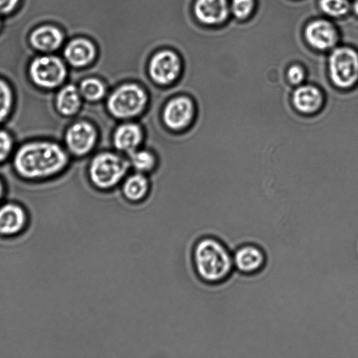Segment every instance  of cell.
Masks as SVG:
<instances>
[{"mask_svg":"<svg viewBox=\"0 0 358 358\" xmlns=\"http://www.w3.org/2000/svg\"><path fill=\"white\" fill-rule=\"evenodd\" d=\"M13 93L10 85L0 78V123L5 121L13 106Z\"/></svg>","mask_w":358,"mask_h":358,"instance_id":"obj_23","label":"cell"},{"mask_svg":"<svg viewBox=\"0 0 358 358\" xmlns=\"http://www.w3.org/2000/svg\"><path fill=\"white\" fill-rule=\"evenodd\" d=\"M230 13L239 22L250 18L256 8V0H230Z\"/></svg>","mask_w":358,"mask_h":358,"instance_id":"obj_22","label":"cell"},{"mask_svg":"<svg viewBox=\"0 0 358 358\" xmlns=\"http://www.w3.org/2000/svg\"><path fill=\"white\" fill-rule=\"evenodd\" d=\"M317 6L325 16L334 19L343 18L352 12L350 0H318Z\"/></svg>","mask_w":358,"mask_h":358,"instance_id":"obj_19","label":"cell"},{"mask_svg":"<svg viewBox=\"0 0 358 358\" xmlns=\"http://www.w3.org/2000/svg\"><path fill=\"white\" fill-rule=\"evenodd\" d=\"M193 104L189 99L179 96L171 99L165 106L163 119L166 125L172 129L185 127L193 117Z\"/></svg>","mask_w":358,"mask_h":358,"instance_id":"obj_12","label":"cell"},{"mask_svg":"<svg viewBox=\"0 0 358 358\" xmlns=\"http://www.w3.org/2000/svg\"><path fill=\"white\" fill-rule=\"evenodd\" d=\"M352 13L358 18V0H354L352 2Z\"/></svg>","mask_w":358,"mask_h":358,"instance_id":"obj_28","label":"cell"},{"mask_svg":"<svg viewBox=\"0 0 358 358\" xmlns=\"http://www.w3.org/2000/svg\"><path fill=\"white\" fill-rule=\"evenodd\" d=\"M29 76L36 86L44 90H53L63 84L67 76V69L59 57L42 55L30 63Z\"/></svg>","mask_w":358,"mask_h":358,"instance_id":"obj_5","label":"cell"},{"mask_svg":"<svg viewBox=\"0 0 358 358\" xmlns=\"http://www.w3.org/2000/svg\"><path fill=\"white\" fill-rule=\"evenodd\" d=\"M142 140L139 126L133 123L123 124L117 127L113 136L115 146L121 151L131 153L135 150Z\"/></svg>","mask_w":358,"mask_h":358,"instance_id":"obj_18","label":"cell"},{"mask_svg":"<svg viewBox=\"0 0 358 358\" xmlns=\"http://www.w3.org/2000/svg\"><path fill=\"white\" fill-rule=\"evenodd\" d=\"M192 13L201 25L217 27L229 20L230 6L229 0H194Z\"/></svg>","mask_w":358,"mask_h":358,"instance_id":"obj_10","label":"cell"},{"mask_svg":"<svg viewBox=\"0 0 358 358\" xmlns=\"http://www.w3.org/2000/svg\"><path fill=\"white\" fill-rule=\"evenodd\" d=\"M0 24H1V22H0Z\"/></svg>","mask_w":358,"mask_h":358,"instance_id":"obj_30","label":"cell"},{"mask_svg":"<svg viewBox=\"0 0 358 358\" xmlns=\"http://www.w3.org/2000/svg\"><path fill=\"white\" fill-rule=\"evenodd\" d=\"M147 95L136 84H125L115 90L109 96L108 108L118 118H129L138 115L145 108Z\"/></svg>","mask_w":358,"mask_h":358,"instance_id":"obj_6","label":"cell"},{"mask_svg":"<svg viewBox=\"0 0 358 358\" xmlns=\"http://www.w3.org/2000/svg\"><path fill=\"white\" fill-rule=\"evenodd\" d=\"M64 40L59 29L52 25H43L35 29L30 34L31 45L42 52H52L58 49Z\"/></svg>","mask_w":358,"mask_h":358,"instance_id":"obj_15","label":"cell"},{"mask_svg":"<svg viewBox=\"0 0 358 358\" xmlns=\"http://www.w3.org/2000/svg\"><path fill=\"white\" fill-rule=\"evenodd\" d=\"M191 260L197 278L206 285H223L235 271L231 250L212 235L203 236L195 241Z\"/></svg>","mask_w":358,"mask_h":358,"instance_id":"obj_2","label":"cell"},{"mask_svg":"<svg viewBox=\"0 0 358 358\" xmlns=\"http://www.w3.org/2000/svg\"><path fill=\"white\" fill-rule=\"evenodd\" d=\"M68 161L66 151L57 143L34 141L19 147L14 155L13 166L20 177L41 180L61 172Z\"/></svg>","mask_w":358,"mask_h":358,"instance_id":"obj_1","label":"cell"},{"mask_svg":"<svg viewBox=\"0 0 358 358\" xmlns=\"http://www.w3.org/2000/svg\"><path fill=\"white\" fill-rule=\"evenodd\" d=\"M26 220L24 210L14 203H7L0 208V234L11 235L23 227Z\"/></svg>","mask_w":358,"mask_h":358,"instance_id":"obj_17","label":"cell"},{"mask_svg":"<svg viewBox=\"0 0 358 358\" xmlns=\"http://www.w3.org/2000/svg\"><path fill=\"white\" fill-rule=\"evenodd\" d=\"M130 154L131 164L137 170L147 171L154 166L155 159L150 152L145 150H134Z\"/></svg>","mask_w":358,"mask_h":358,"instance_id":"obj_24","label":"cell"},{"mask_svg":"<svg viewBox=\"0 0 358 358\" xmlns=\"http://www.w3.org/2000/svg\"><path fill=\"white\" fill-rule=\"evenodd\" d=\"M329 78L334 86L349 90L358 86V48L338 45L329 51L327 59Z\"/></svg>","mask_w":358,"mask_h":358,"instance_id":"obj_3","label":"cell"},{"mask_svg":"<svg viewBox=\"0 0 358 358\" xmlns=\"http://www.w3.org/2000/svg\"><path fill=\"white\" fill-rule=\"evenodd\" d=\"M128 164L116 155L104 152L96 155L92 161L90 176L98 187L106 189L117 184L125 174Z\"/></svg>","mask_w":358,"mask_h":358,"instance_id":"obj_7","label":"cell"},{"mask_svg":"<svg viewBox=\"0 0 358 358\" xmlns=\"http://www.w3.org/2000/svg\"><path fill=\"white\" fill-rule=\"evenodd\" d=\"M232 254L234 271L238 273L236 280L241 278L243 284L255 285L257 277L266 266L264 250L258 245L250 243L239 245Z\"/></svg>","mask_w":358,"mask_h":358,"instance_id":"obj_4","label":"cell"},{"mask_svg":"<svg viewBox=\"0 0 358 358\" xmlns=\"http://www.w3.org/2000/svg\"><path fill=\"white\" fill-rule=\"evenodd\" d=\"M78 89L81 96L89 101L99 100L105 94L103 84L95 78L84 79Z\"/></svg>","mask_w":358,"mask_h":358,"instance_id":"obj_21","label":"cell"},{"mask_svg":"<svg viewBox=\"0 0 358 358\" xmlns=\"http://www.w3.org/2000/svg\"><path fill=\"white\" fill-rule=\"evenodd\" d=\"M13 146V140L6 130L0 129V163L4 162L10 155Z\"/></svg>","mask_w":358,"mask_h":358,"instance_id":"obj_25","label":"cell"},{"mask_svg":"<svg viewBox=\"0 0 358 358\" xmlns=\"http://www.w3.org/2000/svg\"><path fill=\"white\" fill-rule=\"evenodd\" d=\"M3 183L1 182V181L0 180V199L3 195Z\"/></svg>","mask_w":358,"mask_h":358,"instance_id":"obj_29","label":"cell"},{"mask_svg":"<svg viewBox=\"0 0 358 358\" xmlns=\"http://www.w3.org/2000/svg\"><path fill=\"white\" fill-rule=\"evenodd\" d=\"M303 37L310 48L319 52H329L338 45L340 32L331 20L320 17L306 24Z\"/></svg>","mask_w":358,"mask_h":358,"instance_id":"obj_8","label":"cell"},{"mask_svg":"<svg viewBox=\"0 0 358 358\" xmlns=\"http://www.w3.org/2000/svg\"><path fill=\"white\" fill-rule=\"evenodd\" d=\"M97 55V49L90 39L78 37L66 45L64 55L67 62L74 67H84L91 64Z\"/></svg>","mask_w":358,"mask_h":358,"instance_id":"obj_13","label":"cell"},{"mask_svg":"<svg viewBox=\"0 0 358 358\" xmlns=\"http://www.w3.org/2000/svg\"><path fill=\"white\" fill-rule=\"evenodd\" d=\"M81 96L79 89L75 85L69 84L62 87L55 99L56 110L65 117L76 114L80 107Z\"/></svg>","mask_w":358,"mask_h":358,"instance_id":"obj_16","label":"cell"},{"mask_svg":"<svg viewBox=\"0 0 358 358\" xmlns=\"http://www.w3.org/2000/svg\"><path fill=\"white\" fill-rule=\"evenodd\" d=\"M287 78L291 84L300 85L306 78L304 67L299 64L291 65L287 70Z\"/></svg>","mask_w":358,"mask_h":358,"instance_id":"obj_26","label":"cell"},{"mask_svg":"<svg viewBox=\"0 0 358 358\" xmlns=\"http://www.w3.org/2000/svg\"><path fill=\"white\" fill-rule=\"evenodd\" d=\"M20 0H0V13L6 14L13 11Z\"/></svg>","mask_w":358,"mask_h":358,"instance_id":"obj_27","label":"cell"},{"mask_svg":"<svg viewBox=\"0 0 358 358\" xmlns=\"http://www.w3.org/2000/svg\"><path fill=\"white\" fill-rule=\"evenodd\" d=\"M294 108L305 115L319 112L324 99L320 89L313 85H300L293 92L292 98Z\"/></svg>","mask_w":358,"mask_h":358,"instance_id":"obj_14","label":"cell"},{"mask_svg":"<svg viewBox=\"0 0 358 358\" xmlns=\"http://www.w3.org/2000/svg\"><path fill=\"white\" fill-rule=\"evenodd\" d=\"M96 133L94 127L87 122H77L71 124L64 136L69 152L82 156L90 152L95 144Z\"/></svg>","mask_w":358,"mask_h":358,"instance_id":"obj_11","label":"cell"},{"mask_svg":"<svg viewBox=\"0 0 358 358\" xmlns=\"http://www.w3.org/2000/svg\"><path fill=\"white\" fill-rule=\"evenodd\" d=\"M181 60L179 55L171 49H162L151 57L148 72L152 79L160 85L173 83L179 76Z\"/></svg>","mask_w":358,"mask_h":358,"instance_id":"obj_9","label":"cell"},{"mask_svg":"<svg viewBox=\"0 0 358 358\" xmlns=\"http://www.w3.org/2000/svg\"><path fill=\"white\" fill-rule=\"evenodd\" d=\"M147 191V180L141 174H135L128 178L123 186L125 197L131 201L141 200L145 196Z\"/></svg>","mask_w":358,"mask_h":358,"instance_id":"obj_20","label":"cell"}]
</instances>
